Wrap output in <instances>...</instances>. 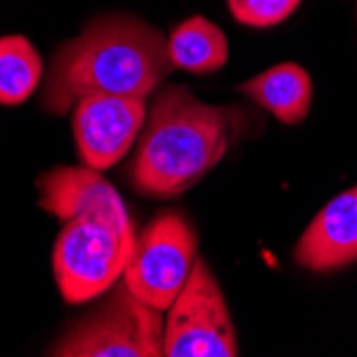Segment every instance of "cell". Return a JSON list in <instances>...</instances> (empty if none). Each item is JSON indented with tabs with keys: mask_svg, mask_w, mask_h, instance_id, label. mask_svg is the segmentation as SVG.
<instances>
[{
	"mask_svg": "<svg viewBox=\"0 0 357 357\" xmlns=\"http://www.w3.org/2000/svg\"><path fill=\"white\" fill-rule=\"evenodd\" d=\"M240 109L199 101L184 86L163 88L142 128L131 165L133 188L169 199L208 176L240 133Z\"/></svg>",
	"mask_w": 357,
	"mask_h": 357,
	"instance_id": "cell-2",
	"label": "cell"
},
{
	"mask_svg": "<svg viewBox=\"0 0 357 357\" xmlns=\"http://www.w3.org/2000/svg\"><path fill=\"white\" fill-rule=\"evenodd\" d=\"M174 69L167 39L156 26L131 13L99 15L56 50L43 84V107L62 116L86 94L146 99Z\"/></svg>",
	"mask_w": 357,
	"mask_h": 357,
	"instance_id": "cell-1",
	"label": "cell"
},
{
	"mask_svg": "<svg viewBox=\"0 0 357 357\" xmlns=\"http://www.w3.org/2000/svg\"><path fill=\"white\" fill-rule=\"evenodd\" d=\"M37 186L41 192L39 206L62 222L79 216H99L126 234H135L122 197L99 169L88 165L56 167L43 174Z\"/></svg>",
	"mask_w": 357,
	"mask_h": 357,
	"instance_id": "cell-8",
	"label": "cell"
},
{
	"mask_svg": "<svg viewBox=\"0 0 357 357\" xmlns=\"http://www.w3.org/2000/svg\"><path fill=\"white\" fill-rule=\"evenodd\" d=\"M197 259V236L180 212H160L135 236L122 274L128 291L156 310H169Z\"/></svg>",
	"mask_w": 357,
	"mask_h": 357,
	"instance_id": "cell-5",
	"label": "cell"
},
{
	"mask_svg": "<svg viewBox=\"0 0 357 357\" xmlns=\"http://www.w3.org/2000/svg\"><path fill=\"white\" fill-rule=\"evenodd\" d=\"M165 321L120 278L92 312L75 321L50 349L62 357H160Z\"/></svg>",
	"mask_w": 357,
	"mask_h": 357,
	"instance_id": "cell-3",
	"label": "cell"
},
{
	"mask_svg": "<svg viewBox=\"0 0 357 357\" xmlns=\"http://www.w3.org/2000/svg\"><path fill=\"white\" fill-rule=\"evenodd\" d=\"M236 22L252 28H270L284 22L302 0H227Z\"/></svg>",
	"mask_w": 357,
	"mask_h": 357,
	"instance_id": "cell-13",
	"label": "cell"
},
{
	"mask_svg": "<svg viewBox=\"0 0 357 357\" xmlns=\"http://www.w3.org/2000/svg\"><path fill=\"white\" fill-rule=\"evenodd\" d=\"M135 234H126L99 216L64 222L54 244V276L62 298L84 304L99 298L122 278L133 255Z\"/></svg>",
	"mask_w": 357,
	"mask_h": 357,
	"instance_id": "cell-4",
	"label": "cell"
},
{
	"mask_svg": "<svg viewBox=\"0 0 357 357\" xmlns=\"http://www.w3.org/2000/svg\"><path fill=\"white\" fill-rule=\"evenodd\" d=\"M167 50L174 67L190 73L218 71L229 58L225 32L204 15H192L174 28Z\"/></svg>",
	"mask_w": 357,
	"mask_h": 357,
	"instance_id": "cell-11",
	"label": "cell"
},
{
	"mask_svg": "<svg viewBox=\"0 0 357 357\" xmlns=\"http://www.w3.org/2000/svg\"><path fill=\"white\" fill-rule=\"evenodd\" d=\"M163 355L236 357L238 334L225 296L204 259H195L188 280L165 319Z\"/></svg>",
	"mask_w": 357,
	"mask_h": 357,
	"instance_id": "cell-6",
	"label": "cell"
},
{
	"mask_svg": "<svg viewBox=\"0 0 357 357\" xmlns=\"http://www.w3.org/2000/svg\"><path fill=\"white\" fill-rule=\"evenodd\" d=\"M238 90L272 112L282 124H300L310 112L312 79L296 62H280L261 75L246 79Z\"/></svg>",
	"mask_w": 357,
	"mask_h": 357,
	"instance_id": "cell-10",
	"label": "cell"
},
{
	"mask_svg": "<svg viewBox=\"0 0 357 357\" xmlns=\"http://www.w3.org/2000/svg\"><path fill=\"white\" fill-rule=\"evenodd\" d=\"M146 99L86 94L73 107V133L79 158L94 169H109L131 150L146 124Z\"/></svg>",
	"mask_w": 357,
	"mask_h": 357,
	"instance_id": "cell-7",
	"label": "cell"
},
{
	"mask_svg": "<svg viewBox=\"0 0 357 357\" xmlns=\"http://www.w3.org/2000/svg\"><path fill=\"white\" fill-rule=\"evenodd\" d=\"M294 259L310 272H334L357 261V186L340 192L312 218Z\"/></svg>",
	"mask_w": 357,
	"mask_h": 357,
	"instance_id": "cell-9",
	"label": "cell"
},
{
	"mask_svg": "<svg viewBox=\"0 0 357 357\" xmlns=\"http://www.w3.org/2000/svg\"><path fill=\"white\" fill-rule=\"evenodd\" d=\"M43 77V60L26 37H0V105L28 101Z\"/></svg>",
	"mask_w": 357,
	"mask_h": 357,
	"instance_id": "cell-12",
	"label": "cell"
}]
</instances>
